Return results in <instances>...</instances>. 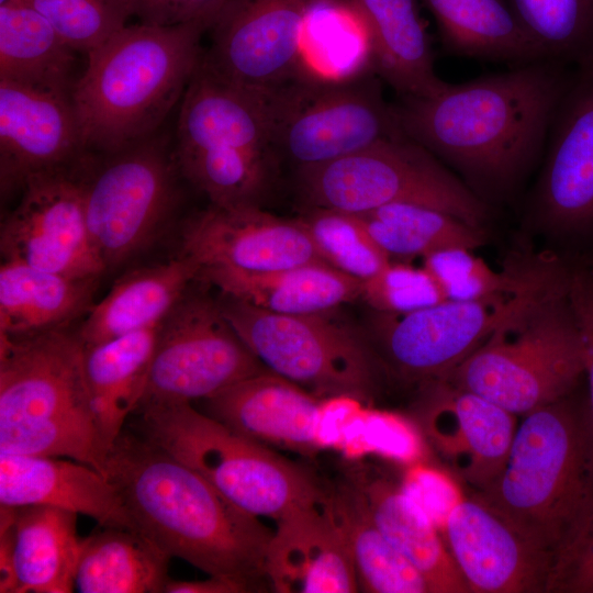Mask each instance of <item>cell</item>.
I'll return each instance as SVG.
<instances>
[{
  "label": "cell",
  "mask_w": 593,
  "mask_h": 593,
  "mask_svg": "<svg viewBox=\"0 0 593 593\" xmlns=\"http://www.w3.org/2000/svg\"><path fill=\"white\" fill-rule=\"evenodd\" d=\"M175 157L181 177L211 204L225 208L260 205L277 163L271 155L239 149L175 152Z\"/></svg>",
  "instance_id": "8d00e7d4"
},
{
  "label": "cell",
  "mask_w": 593,
  "mask_h": 593,
  "mask_svg": "<svg viewBox=\"0 0 593 593\" xmlns=\"http://www.w3.org/2000/svg\"><path fill=\"white\" fill-rule=\"evenodd\" d=\"M336 1L363 26L372 71L399 96H434L446 86L435 71L418 0Z\"/></svg>",
  "instance_id": "484cf974"
},
{
  "label": "cell",
  "mask_w": 593,
  "mask_h": 593,
  "mask_svg": "<svg viewBox=\"0 0 593 593\" xmlns=\"http://www.w3.org/2000/svg\"><path fill=\"white\" fill-rule=\"evenodd\" d=\"M548 593H593V510L558 557Z\"/></svg>",
  "instance_id": "ee69618b"
},
{
  "label": "cell",
  "mask_w": 593,
  "mask_h": 593,
  "mask_svg": "<svg viewBox=\"0 0 593 593\" xmlns=\"http://www.w3.org/2000/svg\"><path fill=\"white\" fill-rule=\"evenodd\" d=\"M249 589L236 581L210 575L206 580L183 581L169 579L164 593H245Z\"/></svg>",
  "instance_id": "bcb514c9"
},
{
  "label": "cell",
  "mask_w": 593,
  "mask_h": 593,
  "mask_svg": "<svg viewBox=\"0 0 593 593\" xmlns=\"http://www.w3.org/2000/svg\"><path fill=\"white\" fill-rule=\"evenodd\" d=\"M357 215L390 258L424 257L448 247L473 250L482 245L478 226L426 205L393 203Z\"/></svg>",
  "instance_id": "d590c367"
},
{
  "label": "cell",
  "mask_w": 593,
  "mask_h": 593,
  "mask_svg": "<svg viewBox=\"0 0 593 593\" xmlns=\"http://www.w3.org/2000/svg\"><path fill=\"white\" fill-rule=\"evenodd\" d=\"M191 288L158 325L138 406L203 401L267 369L228 323L219 300Z\"/></svg>",
  "instance_id": "4fadbf2b"
},
{
  "label": "cell",
  "mask_w": 593,
  "mask_h": 593,
  "mask_svg": "<svg viewBox=\"0 0 593 593\" xmlns=\"http://www.w3.org/2000/svg\"><path fill=\"white\" fill-rule=\"evenodd\" d=\"M569 275H557L505 318L445 380L516 416L580 387L585 349L568 300Z\"/></svg>",
  "instance_id": "8992f818"
},
{
  "label": "cell",
  "mask_w": 593,
  "mask_h": 593,
  "mask_svg": "<svg viewBox=\"0 0 593 593\" xmlns=\"http://www.w3.org/2000/svg\"><path fill=\"white\" fill-rule=\"evenodd\" d=\"M376 312L405 314L445 301V296L424 267L390 261L362 282L361 295Z\"/></svg>",
  "instance_id": "b9f144b4"
},
{
  "label": "cell",
  "mask_w": 593,
  "mask_h": 593,
  "mask_svg": "<svg viewBox=\"0 0 593 593\" xmlns=\"http://www.w3.org/2000/svg\"><path fill=\"white\" fill-rule=\"evenodd\" d=\"M443 525L469 592L548 593L552 557L475 493L461 496Z\"/></svg>",
  "instance_id": "2e32d148"
},
{
  "label": "cell",
  "mask_w": 593,
  "mask_h": 593,
  "mask_svg": "<svg viewBox=\"0 0 593 593\" xmlns=\"http://www.w3.org/2000/svg\"><path fill=\"white\" fill-rule=\"evenodd\" d=\"M200 267L178 254L122 276L86 314L77 331L83 346L157 326L197 281Z\"/></svg>",
  "instance_id": "4316f807"
},
{
  "label": "cell",
  "mask_w": 593,
  "mask_h": 593,
  "mask_svg": "<svg viewBox=\"0 0 593 593\" xmlns=\"http://www.w3.org/2000/svg\"><path fill=\"white\" fill-rule=\"evenodd\" d=\"M435 389L423 414L424 429L451 470L474 493L503 472L517 429L516 415L446 381Z\"/></svg>",
  "instance_id": "ffe728a7"
},
{
  "label": "cell",
  "mask_w": 593,
  "mask_h": 593,
  "mask_svg": "<svg viewBox=\"0 0 593 593\" xmlns=\"http://www.w3.org/2000/svg\"><path fill=\"white\" fill-rule=\"evenodd\" d=\"M134 429L192 468L242 510L273 518L324 497L313 474L191 402L141 405Z\"/></svg>",
  "instance_id": "52a82bcc"
},
{
  "label": "cell",
  "mask_w": 593,
  "mask_h": 593,
  "mask_svg": "<svg viewBox=\"0 0 593 593\" xmlns=\"http://www.w3.org/2000/svg\"><path fill=\"white\" fill-rule=\"evenodd\" d=\"M170 558L137 532L102 527L82 538L74 589L79 593H164Z\"/></svg>",
  "instance_id": "d6a6232c"
},
{
  "label": "cell",
  "mask_w": 593,
  "mask_h": 593,
  "mask_svg": "<svg viewBox=\"0 0 593 593\" xmlns=\"http://www.w3.org/2000/svg\"><path fill=\"white\" fill-rule=\"evenodd\" d=\"M87 155L71 94L0 80L1 194L27 179L76 166Z\"/></svg>",
  "instance_id": "ac0fdd59"
},
{
  "label": "cell",
  "mask_w": 593,
  "mask_h": 593,
  "mask_svg": "<svg viewBox=\"0 0 593 593\" xmlns=\"http://www.w3.org/2000/svg\"><path fill=\"white\" fill-rule=\"evenodd\" d=\"M535 205L559 231L593 226V65L574 68L546 143Z\"/></svg>",
  "instance_id": "d6986e66"
},
{
  "label": "cell",
  "mask_w": 593,
  "mask_h": 593,
  "mask_svg": "<svg viewBox=\"0 0 593 593\" xmlns=\"http://www.w3.org/2000/svg\"><path fill=\"white\" fill-rule=\"evenodd\" d=\"M266 578L279 593L358 592L345 533L326 495L277 521L268 545Z\"/></svg>",
  "instance_id": "44dd1931"
},
{
  "label": "cell",
  "mask_w": 593,
  "mask_h": 593,
  "mask_svg": "<svg viewBox=\"0 0 593 593\" xmlns=\"http://www.w3.org/2000/svg\"><path fill=\"white\" fill-rule=\"evenodd\" d=\"M81 161L27 179L19 203L1 223L2 260L74 278L100 279L105 268L88 231Z\"/></svg>",
  "instance_id": "5bb4252c"
},
{
  "label": "cell",
  "mask_w": 593,
  "mask_h": 593,
  "mask_svg": "<svg viewBox=\"0 0 593 593\" xmlns=\"http://www.w3.org/2000/svg\"><path fill=\"white\" fill-rule=\"evenodd\" d=\"M329 501L349 545L359 591L429 593L422 574L376 524L356 477L329 490Z\"/></svg>",
  "instance_id": "e575fe53"
},
{
  "label": "cell",
  "mask_w": 593,
  "mask_h": 593,
  "mask_svg": "<svg viewBox=\"0 0 593 593\" xmlns=\"http://www.w3.org/2000/svg\"><path fill=\"white\" fill-rule=\"evenodd\" d=\"M273 113L276 158L295 172L404 135L372 70L339 79L303 72L275 91Z\"/></svg>",
  "instance_id": "8fae6325"
},
{
  "label": "cell",
  "mask_w": 593,
  "mask_h": 593,
  "mask_svg": "<svg viewBox=\"0 0 593 593\" xmlns=\"http://www.w3.org/2000/svg\"><path fill=\"white\" fill-rule=\"evenodd\" d=\"M529 38L547 59L593 65V0H507Z\"/></svg>",
  "instance_id": "74e56055"
},
{
  "label": "cell",
  "mask_w": 593,
  "mask_h": 593,
  "mask_svg": "<svg viewBox=\"0 0 593 593\" xmlns=\"http://www.w3.org/2000/svg\"><path fill=\"white\" fill-rule=\"evenodd\" d=\"M179 254L192 258L200 269L243 272L322 261L298 219L277 216L260 205L210 204L186 221Z\"/></svg>",
  "instance_id": "e0dca14e"
},
{
  "label": "cell",
  "mask_w": 593,
  "mask_h": 593,
  "mask_svg": "<svg viewBox=\"0 0 593 593\" xmlns=\"http://www.w3.org/2000/svg\"><path fill=\"white\" fill-rule=\"evenodd\" d=\"M43 15L75 52L86 56L127 25L119 0H22Z\"/></svg>",
  "instance_id": "60d3db41"
},
{
  "label": "cell",
  "mask_w": 593,
  "mask_h": 593,
  "mask_svg": "<svg viewBox=\"0 0 593 593\" xmlns=\"http://www.w3.org/2000/svg\"><path fill=\"white\" fill-rule=\"evenodd\" d=\"M197 280L223 295L281 314L329 312L360 298L362 288V281L323 261L261 272L203 268Z\"/></svg>",
  "instance_id": "83f0119b"
},
{
  "label": "cell",
  "mask_w": 593,
  "mask_h": 593,
  "mask_svg": "<svg viewBox=\"0 0 593 593\" xmlns=\"http://www.w3.org/2000/svg\"><path fill=\"white\" fill-rule=\"evenodd\" d=\"M159 325V324H158ZM158 325L85 346L83 369L96 425L108 451L145 392Z\"/></svg>",
  "instance_id": "4dcf8cb0"
},
{
  "label": "cell",
  "mask_w": 593,
  "mask_h": 593,
  "mask_svg": "<svg viewBox=\"0 0 593 593\" xmlns=\"http://www.w3.org/2000/svg\"><path fill=\"white\" fill-rule=\"evenodd\" d=\"M98 281L2 260L0 334L27 337L66 329L93 305Z\"/></svg>",
  "instance_id": "f546056e"
},
{
  "label": "cell",
  "mask_w": 593,
  "mask_h": 593,
  "mask_svg": "<svg viewBox=\"0 0 593 593\" xmlns=\"http://www.w3.org/2000/svg\"><path fill=\"white\" fill-rule=\"evenodd\" d=\"M202 24L126 25L87 55L71 101L87 153H111L157 133L201 60Z\"/></svg>",
  "instance_id": "3957f363"
},
{
  "label": "cell",
  "mask_w": 593,
  "mask_h": 593,
  "mask_svg": "<svg viewBox=\"0 0 593 593\" xmlns=\"http://www.w3.org/2000/svg\"><path fill=\"white\" fill-rule=\"evenodd\" d=\"M18 1H22V0H0V4H7V3H12V2H18Z\"/></svg>",
  "instance_id": "7dc6e473"
},
{
  "label": "cell",
  "mask_w": 593,
  "mask_h": 593,
  "mask_svg": "<svg viewBox=\"0 0 593 593\" xmlns=\"http://www.w3.org/2000/svg\"><path fill=\"white\" fill-rule=\"evenodd\" d=\"M568 300L584 344L586 403L593 426V278L581 272L570 273Z\"/></svg>",
  "instance_id": "f6af8a7d"
},
{
  "label": "cell",
  "mask_w": 593,
  "mask_h": 593,
  "mask_svg": "<svg viewBox=\"0 0 593 593\" xmlns=\"http://www.w3.org/2000/svg\"><path fill=\"white\" fill-rule=\"evenodd\" d=\"M83 354L67 328L0 334V452L69 458L103 472Z\"/></svg>",
  "instance_id": "5b68a950"
},
{
  "label": "cell",
  "mask_w": 593,
  "mask_h": 593,
  "mask_svg": "<svg viewBox=\"0 0 593 593\" xmlns=\"http://www.w3.org/2000/svg\"><path fill=\"white\" fill-rule=\"evenodd\" d=\"M273 114V92L232 83L200 60L181 100L174 149H239L276 158Z\"/></svg>",
  "instance_id": "603a6c76"
},
{
  "label": "cell",
  "mask_w": 593,
  "mask_h": 593,
  "mask_svg": "<svg viewBox=\"0 0 593 593\" xmlns=\"http://www.w3.org/2000/svg\"><path fill=\"white\" fill-rule=\"evenodd\" d=\"M86 220L107 270L125 264L163 233L178 200L181 176L174 149L154 134L94 160L81 161Z\"/></svg>",
  "instance_id": "30bf717a"
},
{
  "label": "cell",
  "mask_w": 593,
  "mask_h": 593,
  "mask_svg": "<svg viewBox=\"0 0 593 593\" xmlns=\"http://www.w3.org/2000/svg\"><path fill=\"white\" fill-rule=\"evenodd\" d=\"M317 0H233L210 29L201 64L237 86L273 92L305 72L302 36Z\"/></svg>",
  "instance_id": "9a60e30c"
},
{
  "label": "cell",
  "mask_w": 593,
  "mask_h": 593,
  "mask_svg": "<svg viewBox=\"0 0 593 593\" xmlns=\"http://www.w3.org/2000/svg\"><path fill=\"white\" fill-rule=\"evenodd\" d=\"M204 413L262 444L313 455L321 399L266 369L203 400Z\"/></svg>",
  "instance_id": "cb8c5ba5"
},
{
  "label": "cell",
  "mask_w": 593,
  "mask_h": 593,
  "mask_svg": "<svg viewBox=\"0 0 593 593\" xmlns=\"http://www.w3.org/2000/svg\"><path fill=\"white\" fill-rule=\"evenodd\" d=\"M221 310L234 331L270 371L320 399L369 401L379 368L366 336L328 312L281 314L223 295Z\"/></svg>",
  "instance_id": "9c48e42d"
},
{
  "label": "cell",
  "mask_w": 593,
  "mask_h": 593,
  "mask_svg": "<svg viewBox=\"0 0 593 593\" xmlns=\"http://www.w3.org/2000/svg\"><path fill=\"white\" fill-rule=\"evenodd\" d=\"M296 219L306 230L321 260L347 276L363 282L391 261L355 213L305 206Z\"/></svg>",
  "instance_id": "f35d334b"
},
{
  "label": "cell",
  "mask_w": 593,
  "mask_h": 593,
  "mask_svg": "<svg viewBox=\"0 0 593 593\" xmlns=\"http://www.w3.org/2000/svg\"><path fill=\"white\" fill-rule=\"evenodd\" d=\"M102 473L115 485L137 532L168 556L250 592L261 589L273 532L192 468L124 428Z\"/></svg>",
  "instance_id": "7a4b0ae2"
},
{
  "label": "cell",
  "mask_w": 593,
  "mask_h": 593,
  "mask_svg": "<svg viewBox=\"0 0 593 593\" xmlns=\"http://www.w3.org/2000/svg\"><path fill=\"white\" fill-rule=\"evenodd\" d=\"M551 275L474 301L445 300L405 314L373 313L367 340L381 367L407 381H443Z\"/></svg>",
  "instance_id": "7c38bea8"
},
{
  "label": "cell",
  "mask_w": 593,
  "mask_h": 593,
  "mask_svg": "<svg viewBox=\"0 0 593 593\" xmlns=\"http://www.w3.org/2000/svg\"><path fill=\"white\" fill-rule=\"evenodd\" d=\"M450 54L523 65L547 59L507 0H423Z\"/></svg>",
  "instance_id": "1f68e13d"
},
{
  "label": "cell",
  "mask_w": 593,
  "mask_h": 593,
  "mask_svg": "<svg viewBox=\"0 0 593 593\" xmlns=\"http://www.w3.org/2000/svg\"><path fill=\"white\" fill-rule=\"evenodd\" d=\"M295 174L305 206L361 214L393 203H414L478 227L486 215L477 193L405 135Z\"/></svg>",
  "instance_id": "ba28073f"
},
{
  "label": "cell",
  "mask_w": 593,
  "mask_h": 593,
  "mask_svg": "<svg viewBox=\"0 0 593 593\" xmlns=\"http://www.w3.org/2000/svg\"><path fill=\"white\" fill-rule=\"evenodd\" d=\"M471 251L448 247L423 257V267L434 277L446 300L474 301L517 289L541 271L496 272Z\"/></svg>",
  "instance_id": "ab89813d"
},
{
  "label": "cell",
  "mask_w": 593,
  "mask_h": 593,
  "mask_svg": "<svg viewBox=\"0 0 593 593\" xmlns=\"http://www.w3.org/2000/svg\"><path fill=\"white\" fill-rule=\"evenodd\" d=\"M0 505L53 506L137 532L115 485L69 458L0 452Z\"/></svg>",
  "instance_id": "d4e9b609"
},
{
  "label": "cell",
  "mask_w": 593,
  "mask_h": 593,
  "mask_svg": "<svg viewBox=\"0 0 593 593\" xmlns=\"http://www.w3.org/2000/svg\"><path fill=\"white\" fill-rule=\"evenodd\" d=\"M141 23L171 26L198 23L213 26L233 0H119Z\"/></svg>",
  "instance_id": "7bdbcfd3"
},
{
  "label": "cell",
  "mask_w": 593,
  "mask_h": 593,
  "mask_svg": "<svg viewBox=\"0 0 593 593\" xmlns=\"http://www.w3.org/2000/svg\"><path fill=\"white\" fill-rule=\"evenodd\" d=\"M475 494L556 563L593 510V426L586 394L578 388L525 415L503 472Z\"/></svg>",
  "instance_id": "277c9868"
},
{
  "label": "cell",
  "mask_w": 593,
  "mask_h": 593,
  "mask_svg": "<svg viewBox=\"0 0 593 593\" xmlns=\"http://www.w3.org/2000/svg\"><path fill=\"white\" fill-rule=\"evenodd\" d=\"M568 67L539 59L447 82L434 96H399L392 111L402 133L460 172L474 193H502L546 146L573 71Z\"/></svg>",
  "instance_id": "6da1fadb"
},
{
  "label": "cell",
  "mask_w": 593,
  "mask_h": 593,
  "mask_svg": "<svg viewBox=\"0 0 593 593\" xmlns=\"http://www.w3.org/2000/svg\"><path fill=\"white\" fill-rule=\"evenodd\" d=\"M76 53L23 1L0 4V80L71 94Z\"/></svg>",
  "instance_id": "836d02e7"
},
{
  "label": "cell",
  "mask_w": 593,
  "mask_h": 593,
  "mask_svg": "<svg viewBox=\"0 0 593 593\" xmlns=\"http://www.w3.org/2000/svg\"><path fill=\"white\" fill-rule=\"evenodd\" d=\"M74 512L0 505V592L69 593L82 538Z\"/></svg>",
  "instance_id": "7402d4cb"
},
{
  "label": "cell",
  "mask_w": 593,
  "mask_h": 593,
  "mask_svg": "<svg viewBox=\"0 0 593 593\" xmlns=\"http://www.w3.org/2000/svg\"><path fill=\"white\" fill-rule=\"evenodd\" d=\"M356 478L376 524L422 574L429 593H469L465 578L425 506L385 478Z\"/></svg>",
  "instance_id": "f1b7e54d"
}]
</instances>
